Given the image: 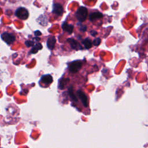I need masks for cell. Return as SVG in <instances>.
I'll use <instances>...</instances> for the list:
<instances>
[{"label": "cell", "mask_w": 148, "mask_h": 148, "mask_svg": "<svg viewBox=\"0 0 148 148\" xmlns=\"http://www.w3.org/2000/svg\"><path fill=\"white\" fill-rule=\"evenodd\" d=\"M101 40L99 38H95L93 41H92V45H94L95 46H98L100 45L101 43Z\"/></svg>", "instance_id": "2e32d148"}, {"label": "cell", "mask_w": 148, "mask_h": 148, "mask_svg": "<svg viewBox=\"0 0 148 148\" xmlns=\"http://www.w3.org/2000/svg\"><path fill=\"white\" fill-rule=\"evenodd\" d=\"M2 39L7 44L10 45L13 43L16 40V36L12 33L5 32L1 34Z\"/></svg>", "instance_id": "277c9868"}, {"label": "cell", "mask_w": 148, "mask_h": 148, "mask_svg": "<svg viewBox=\"0 0 148 148\" xmlns=\"http://www.w3.org/2000/svg\"><path fill=\"white\" fill-rule=\"evenodd\" d=\"M53 12L57 16H61L64 12V9L62 5L59 3H54L53 5Z\"/></svg>", "instance_id": "5b68a950"}, {"label": "cell", "mask_w": 148, "mask_h": 148, "mask_svg": "<svg viewBox=\"0 0 148 148\" xmlns=\"http://www.w3.org/2000/svg\"><path fill=\"white\" fill-rule=\"evenodd\" d=\"M68 42L69 43L71 47L73 49V50H79V49H82L83 48L82 47H80V45H79V43L74 39L72 38H69L67 39Z\"/></svg>", "instance_id": "52a82bcc"}, {"label": "cell", "mask_w": 148, "mask_h": 148, "mask_svg": "<svg viewBox=\"0 0 148 148\" xmlns=\"http://www.w3.org/2000/svg\"><path fill=\"white\" fill-rule=\"evenodd\" d=\"M69 81V79L68 78L66 79H61L60 80L59 84H58V88L60 90L64 89L65 86L66 84V83Z\"/></svg>", "instance_id": "5bb4252c"}, {"label": "cell", "mask_w": 148, "mask_h": 148, "mask_svg": "<svg viewBox=\"0 0 148 148\" xmlns=\"http://www.w3.org/2000/svg\"><path fill=\"white\" fill-rule=\"evenodd\" d=\"M88 16V10L84 6H80L76 12V17L80 22L84 21Z\"/></svg>", "instance_id": "6da1fadb"}, {"label": "cell", "mask_w": 148, "mask_h": 148, "mask_svg": "<svg viewBox=\"0 0 148 148\" xmlns=\"http://www.w3.org/2000/svg\"><path fill=\"white\" fill-rule=\"evenodd\" d=\"M42 45H41V43H38L32 48V49L31 50V53L32 54H35L38 51V50L42 49Z\"/></svg>", "instance_id": "9a60e30c"}, {"label": "cell", "mask_w": 148, "mask_h": 148, "mask_svg": "<svg viewBox=\"0 0 148 148\" xmlns=\"http://www.w3.org/2000/svg\"><path fill=\"white\" fill-rule=\"evenodd\" d=\"M103 17V14L102 13H101V12H92L89 15V20L91 21H95L98 18H102Z\"/></svg>", "instance_id": "30bf717a"}, {"label": "cell", "mask_w": 148, "mask_h": 148, "mask_svg": "<svg viewBox=\"0 0 148 148\" xmlns=\"http://www.w3.org/2000/svg\"><path fill=\"white\" fill-rule=\"evenodd\" d=\"M90 34L92 36H95L97 35V32L95 31H90Z\"/></svg>", "instance_id": "ffe728a7"}, {"label": "cell", "mask_w": 148, "mask_h": 148, "mask_svg": "<svg viewBox=\"0 0 148 148\" xmlns=\"http://www.w3.org/2000/svg\"><path fill=\"white\" fill-rule=\"evenodd\" d=\"M77 95H78L79 99L81 100L83 106L87 108L88 106V99L85 93L83 91L79 90L77 91Z\"/></svg>", "instance_id": "8992f818"}, {"label": "cell", "mask_w": 148, "mask_h": 148, "mask_svg": "<svg viewBox=\"0 0 148 148\" xmlns=\"http://www.w3.org/2000/svg\"><path fill=\"white\" fill-rule=\"evenodd\" d=\"M40 82L44 84H50L53 82V77L49 74L42 75L40 77Z\"/></svg>", "instance_id": "ba28073f"}, {"label": "cell", "mask_w": 148, "mask_h": 148, "mask_svg": "<svg viewBox=\"0 0 148 148\" xmlns=\"http://www.w3.org/2000/svg\"><path fill=\"white\" fill-rule=\"evenodd\" d=\"M68 95L69 96V97L71 98V99L74 101V102H77V97L75 96L74 92H73V87L71 86L68 88Z\"/></svg>", "instance_id": "7c38bea8"}, {"label": "cell", "mask_w": 148, "mask_h": 148, "mask_svg": "<svg viewBox=\"0 0 148 148\" xmlns=\"http://www.w3.org/2000/svg\"><path fill=\"white\" fill-rule=\"evenodd\" d=\"M56 39L54 36H50L47 40V47L50 50H53L54 48Z\"/></svg>", "instance_id": "9c48e42d"}, {"label": "cell", "mask_w": 148, "mask_h": 148, "mask_svg": "<svg viewBox=\"0 0 148 148\" xmlns=\"http://www.w3.org/2000/svg\"><path fill=\"white\" fill-rule=\"evenodd\" d=\"M82 43L83 44L84 47L87 49H90L92 46V42L89 38H86L85 39H84L83 41L82 42Z\"/></svg>", "instance_id": "4fadbf2b"}, {"label": "cell", "mask_w": 148, "mask_h": 148, "mask_svg": "<svg viewBox=\"0 0 148 148\" xmlns=\"http://www.w3.org/2000/svg\"><path fill=\"white\" fill-rule=\"evenodd\" d=\"M25 45L27 46V47H31V46H33L34 45V42L32 41V40H27L25 42Z\"/></svg>", "instance_id": "e0dca14e"}, {"label": "cell", "mask_w": 148, "mask_h": 148, "mask_svg": "<svg viewBox=\"0 0 148 148\" xmlns=\"http://www.w3.org/2000/svg\"><path fill=\"white\" fill-rule=\"evenodd\" d=\"M82 62L80 60L72 61L68 64L69 70L72 73H76L82 68Z\"/></svg>", "instance_id": "7a4b0ae2"}, {"label": "cell", "mask_w": 148, "mask_h": 148, "mask_svg": "<svg viewBox=\"0 0 148 148\" xmlns=\"http://www.w3.org/2000/svg\"><path fill=\"white\" fill-rule=\"evenodd\" d=\"M34 34H35V36H38L41 35H42V33L40 32V31H38H38H35L34 32Z\"/></svg>", "instance_id": "d6986e66"}, {"label": "cell", "mask_w": 148, "mask_h": 148, "mask_svg": "<svg viewBox=\"0 0 148 148\" xmlns=\"http://www.w3.org/2000/svg\"><path fill=\"white\" fill-rule=\"evenodd\" d=\"M79 29H80V31H82L83 32H84L87 29V26L84 25H83V24H79Z\"/></svg>", "instance_id": "ac0fdd59"}, {"label": "cell", "mask_w": 148, "mask_h": 148, "mask_svg": "<svg viewBox=\"0 0 148 148\" xmlns=\"http://www.w3.org/2000/svg\"><path fill=\"white\" fill-rule=\"evenodd\" d=\"M73 25L72 24H68L66 22H64L62 24V28L64 31L68 32L69 34H72L73 30Z\"/></svg>", "instance_id": "8fae6325"}, {"label": "cell", "mask_w": 148, "mask_h": 148, "mask_svg": "<svg viewBox=\"0 0 148 148\" xmlns=\"http://www.w3.org/2000/svg\"><path fill=\"white\" fill-rule=\"evenodd\" d=\"M15 15L20 19L26 20L29 16L28 10L23 7H19L15 12Z\"/></svg>", "instance_id": "3957f363"}]
</instances>
